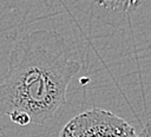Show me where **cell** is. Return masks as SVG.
Segmentation results:
<instances>
[{
  "label": "cell",
  "mask_w": 151,
  "mask_h": 137,
  "mask_svg": "<svg viewBox=\"0 0 151 137\" xmlns=\"http://www.w3.org/2000/svg\"><path fill=\"white\" fill-rule=\"evenodd\" d=\"M81 64L65 38L53 30H37L18 39L11 51L0 96L8 112L27 113L44 124L66 103L67 87Z\"/></svg>",
  "instance_id": "cell-1"
},
{
  "label": "cell",
  "mask_w": 151,
  "mask_h": 137,
  "mask_svg": "<svg viewBox=\"0 0 151 137\" xmlns=\"http://www.w3.org/2000/svg\"><path fill=\"white\" fill-rule=\"evenodd\" d=\"M60 137H140V135L122 117L93 107L72 118L61 130Z\"/></svg>",
  "instance_id": "cell-2"
},
{
  "label": "cell",
  "mask_w": 151,
  "mask_h": 137,
  "mask_svg": "<svg viewBox=\"0 0 151 137\" xmlns=\"http://www.w3.org/2000/svg\"><path fill=\"white\" fill-rule=\"evenodd\" d=\"M132 0H97L99 5L110 9H122L132 5Z\"/></svg>",
  "instance_id": "cell-3"
},
{
  "label": "cell",
  "mask_w": 151,
  "mask_h": 137,
  "mask_svg": "<svg viewBox=\"0 0 151 137\" xmlns=\"http://www.w3.org/2000/svg\"><path fill=\"white\" fill-rule=\"evenodd\" d=\"M7 115H8L9 119L13 123L19 124V125H27V124H29L32 122L31 120V117L27 113H25L22 111H19V110H13V111L8 112Z\"/></svg>",
  "instance_id": "cell-4"
},
{
  "label": "cell",
  "mask_w": 151,
  "mask_h": 137,
  "mask_svg": "<svg viewBox=\"0 0 151 137\" xmlns=\"http://www.w3.org/2000/svg\"><path fill=\"white\" fill-rule=\"evenodd\" d=\"M139 135H140V137H151V125L145 126L144 130Z\"/></svg>",
  "instance_id": "cell-5"
}]
</instances>
